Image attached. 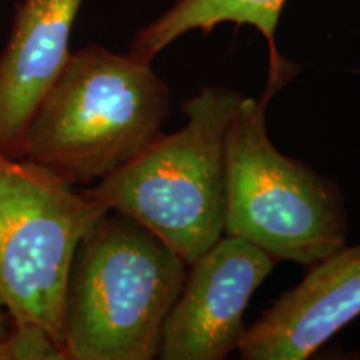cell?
<instances>
[{"mask_svg": "<svg viewBox=\"0 0 360 360\" xmlns=\"http://www.w3.org/2000/svg\"><path fill=\"white\" fill-rule=\"evenodd\" d=\"M170 89L150 64L87 45L70 52L22 139L19 159L94 186L162 134Z\"/></svg>", "mask_w": 360, "mask_h": 360, "instance_id": "1", "label": "cell"}, {"mask_svg": "<svg viewBox=\"0 0 360 360\" xmlns=\"http://www.w3.org/2000/svg\"><path fill=\"white\" fill-rule=\"evenodd\" d=\"M188 265L141 222L107 210L84 237L67 281L64 359H157Z\"/></svg>", "mask_w": 360, "mask_h": 360, "instance_id": "2", "label": "cell"}, {"mask_svg": "<svg viewBox=\"0 0 360 360\" xmlns=\"http://www.w3.org/2000/svg\"><path fill=\"white\" fill-rule=\"evenodd\" d=\"M107 212L51 170L0 154V310L29 359H64L75 250Z\"/></svg>", "mask_w": 360, "mask_h": 360, "instance_id": "3", "label": "cell"}, {"mask_svg": "<svg viewBox=\"0 0 360 360\" xmlns=\"http://www.w3.org/2000/svg\"><path fill=\"white\" fill-rule=\"evenodd\" d=\"M242 96L202 87L182 103L186 125L82 191L141 222L191 265L224 236L225 146Z\"/></svg>", "mask_w": 360, "mask_h": 360, "instance_id": "4", "label": "cell"}, {"mask_svg": "<svg viewBox=\"0 0 360 360\" xmlns=\"http://www.w3.org/2000/svg\"><path fill=\"white\" fill-rule=\"evenodd\" d=\"M265 105L242 97L229 125L224 233L310 267L345 245L344 197L335 182L277 150Z\"/></svg>", "mask_w": 360, "mask_h": 360, "instance_id": "5", "label": "cell"}, {"mask_svg": "<svg viewBox=\"0 0 360 360\" xmlns=\"http://www.w3.org/2000/svg\"><path fill=\"white\" fill-rule=\"evenodd\" d=\"M276 262L245 238L220 237L188 265L162 328L157 359L222 360L237 350L247 305Z\"/></svg>", "mask_w": 360, "mask_h": 360, "instance_id": "6", "label": "cell"}, {"mask_svg": "<svg viewBox=\"0 0 360 360\" xmlns=\"http://www.w3.org/2000/svg\"><path fill=\"white\" fill-rule=\"evenodd\" d=\"M360 315V245L310 265L302 281L245 327L244 360H305Z\"/></svg>", "mask_w": 360, "mask_h": 360, "instance_id": "7", "label": "cell"}, {"mask_svg": "<svg viewBox=\"0 0 360 360\" xmlns=\"http://www.w3.org/2000/svg\"><path fill=\"white\" fill-rule=\"evenodd\" d=\"M84 0H20L0 53V154L19 159L22 139L70 56L72 25Z\"/></svg>", "mask_w": 360, "mask_h": 360, "instance_id": "8", "label": "cell"}, {"mask_svg": "<svg viewBox=\"0 0 360 360\" xmlns=\"http://www.w3.org/2000/svg\"><path fill=\"white\" fill-rule=\"evenodd\" d=\"M285 2L287 0H177L167 12L135 35L129 53L137 60L150 64L157 53L191 30L209 34L225 22L252 25L260 30L269 45L270 74L265 96V101H269V96L287 82L292 75L290 69H294L281 57L276 47L277 22Z\"/></svg>", "mask_w": 360, "mask_h": 360, "instance_id": "9", "label": "cell"}, {"mask_svg": "<svg viewBox=\"0 0 360 360\" xmlns=\"http://www.w3.org/2000/svg\"><path fill=\"white\" fill-rule=\"evenodd\" d=\"M12 359H20V352L17 344L13 342L11 335L6 340H0V360H12Z\"/></svg>", "mask_w": 360, "mask_h": 360, "instance_id": "10", "label": "cell"}]
</instances>
